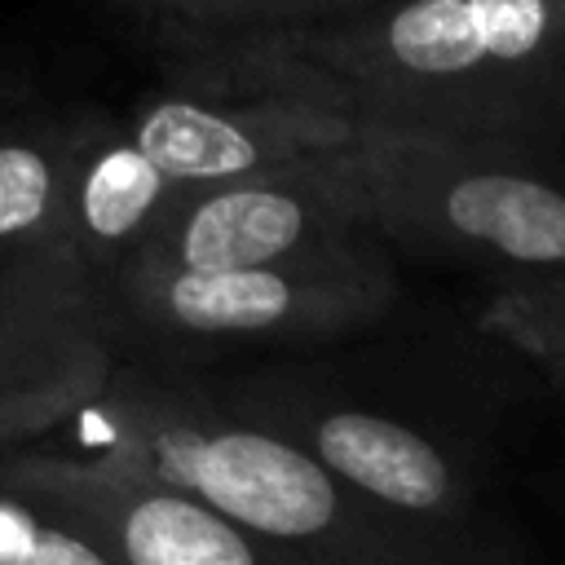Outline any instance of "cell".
<instances>
[{
  "label": "cell",
  "mask_w": 565,
  "mask_h": 565,
  "mask_svg": "<svg viewBox=\"0 0 565 565\" xmlns=\"http://www.w3.org/2000/svg\"><path fill=\"white\" fill-rule=\"evenodd\" d=\"M106 455L203 499L291 565H512L508 543L397 516L274 428L150 402L124 411Z\"/></svg>",
  "instance_id": "obj_1"
},
{
  "label": "cell",
  "mask_w": 565,
  "mask_h": 565,
  "mask_svg": "<svg viewBox=\"0 0 565 565\" xmlns=\"http://www.w3.org/2000/svg\"><path fill=\"white\" fill-rule=\"evenodd\" d=\"M0 481L88 534L115 565H291L203 499L110 455H13Z\"/></svg>",
  "instance_id": "obj_2"
},
{
  "label": "cell",
  "mask_w": 565,
  "mask_h": 565,
  "mask_svg": "<svg viewBox=\"0 0 565 565\" xmlns=\"http://www.w3.org/2000/svg\"><path fill=\"white\" fill-rule=\"evenodd\" d=\"M282 437L309 450L331 477L397 516L463 539H490V530L477 525L468 481L455 472L441 446L402 419L375 411H327L309 419L305 433Z\"/></svg>",
  "instance_id": "obj_3"
},
{
  "label": "cell",
  "mask_w": 565,
  "mask_h": 565,
  "mask_svg": "<svg viewBox=\"0 0 565 565\" xmlns=\"http://www.w3.org/2000/svg\"><path fill=\"white\" fill-rule=\"evenodd\" d=\"M446 216L468 238L516 260H565V194L525 177H468L446 194Z\"/></svg>",
  "instance_id": "obj_4"
},
{
  "label": "cell",
  "mask_w": 565,
  "mask_h": 565,
  "mask_svg": "<svg viewBox=\"0 0 565 565\" xmlns=\"http://www.w3.org/2000/svg\"><path fill=\"white\" fill-rule=\"evenodd\" d=\"M300 225L305 212L296 199L274 190H230L190 216L181 256L194 274L265 269V260L282 256L300 238Z\"/></svg>",
  "instance_id": "obj_5"
},
{
  "label": "cell",
  "mask_w": 565,
  "mask_h": 565,
  "mask_svg": "<svg viewBox=\"0 0 565 565\" xmlns=\"http://www.w3.org/2000/svg\"><path fill=\"white\" fill-rule=\"evenodd\" d=\"M291 313V287L274 269L194 274L185 269L168 287V318L199 335L269 331Z\"/></svg>",
  "instance_id": "obj_6"
},
{
  "label": "cell",
  "mask_w": 565,
  "mask_h": 565,
  "mask_svg": "<svg viewBox=\"0 0 565 565\" xmlns=\"http://www.w3.org/2000/svg\"><path fill=\"white\" fill-rule=\"evenodd\" d=\"M137 150L159 168V177H234L256 163L247 132L190 102L154 106L137 132Z\"/></svg>",
  "instance_id": "obj_7"
},
{
  "label": "cell",
  "mask_w": 565,
  "mask_h": 565,
  "mask_svg": "<svg viewBox=\"0 0 565 565\" xmlns=\"http://www.w3.org/2000/svg\"><path fill=\"white\" fill-rule=\"evenodd\" d=\"M388 44H393L397 62H406L419 75H455L486 57L468 0L406 4L388 26Z\"/></svg>",
  "instance_id": "obj_8"
},
{
  "label": "cell",
  "mask_w": 565,
  "mask_h": 565,
  "mask_svg": "<svg viewBox=\"0 0 565 565\" xmlns=\"http://www.w3.org/2000/svg\"><path fill=\"white\" fill-rule=\"evenodd\" d=\"M0 565H115L88 534L0 481Z\"/></svg>",
  "instance_id": "obj_9"
},
{
  "label": "cell",
  "mask_w": 565,
  "mask_h": 565,
  "mask_svg": "<svg viewBox=\"0 0 565 565\" xmlns=\"http://www.w3.org/2000/svg\"><path fill=\"white\" fill-rule=\"evenodd\" d=\"M159 168L132 146L106 154L84 185V221L102 238H124L159 194Z\"/></svg>",
  "instance_id": "obj_10"
},
{
  "label": "cell",
  "mask_w": 565,
  "mask_h": 565,
  "mask_svg": "<svg viewBox=\"0 0 565 565\" xmlns=\"http://www.w3.org/2000/svg\"><path fill=\"white\" fill-rule=\"evenodd\" d=\"M468 9H472L486 57L516 62L547 31V4L543 0H468Z\"/></svg>",
  "instance_id": "obj_11"
},
{
  "label": "cell",
  "mask_w": 565,
  "mask_h": 565,
  "mask_svg": "<svg viewBox=\"0 0 565 565\" xmlns=\"http://www.w3.org/2000/svg\"><path fill=\"white\" fill-rule=\"evenodd\" d=\"M49 203V168L26 146H0V234H18L40 221Z\"/></svg>",
  "instance_id": "obj_12"
}]
</instances>
